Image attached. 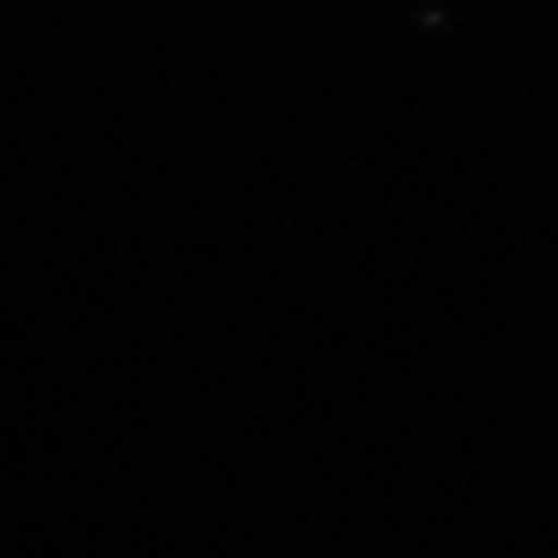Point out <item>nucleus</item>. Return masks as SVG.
Wrapping results in <instances>:
<instances>
[]
</instances>
